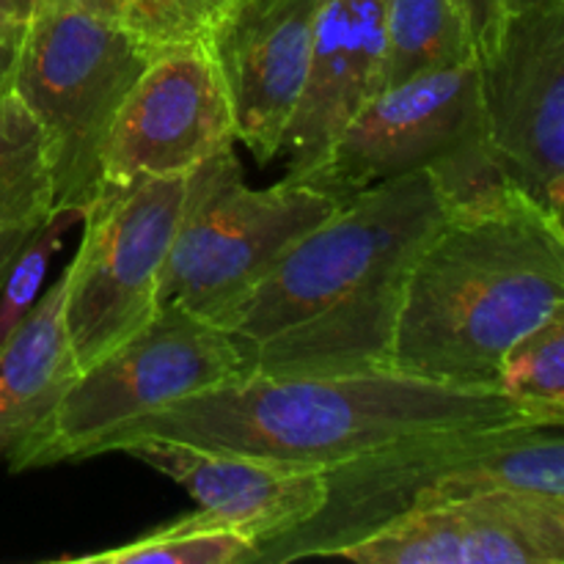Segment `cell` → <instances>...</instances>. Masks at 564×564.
<instances>
[{"label": "cell", "mask_w": 564, "mask_h": 564, "mask_svg": "<svg viewBox=\"0 0 564 564\" xmlns=\"http://www.w3.org/2000/svg\"><path fill=\"white\" fill-rule=\"evenodd\" d=\"M446 213L419 169L341 198L218 323L246 372L314 378L389 369L402 286Z\"/></svg>", "instance_id": "6da1fadb"}, {"label": "cell", "mask_w": 564, "mask_h": 564, "mask_svg": "<svg viewBox=\"0 0 564 564\" xmlns=\"http://www.w3.org/2000/svg\"><path fill=\"white\" fill-rule=\"evenodd\" d=\"M499 389L433 383L394 369L314 378L242 372L99 438L86 457L141 438L328 468L413 435L527 424Z\"/></svg>", "instance_id": "7a4b0ae2"}, {"label": "cell", "mask_w": 564, "mask_h": 564, "mask_svg": "<svg viewBox=\"0 0 564 564\" xmlns=\"http://www.w3.org/2000/svg\"><path fill=\"white\" fill-rule=\"evenodd\" d=\"M564 312V226L538 209L444 218L405 275L389 369L496 389L521 336Z\"/></svg>", "instance_id": "3957f363"}, {"label": "cell", "mask_w": 564, "mask_h": 564, "mask_svg": "<svg viewBox=\"0 0 564 564\" xmlns=\"http://www.w3.org/2000/svg\"><path fill=\"white\" fill-rule=\"evenodd\" d=\"M564 424H510L413 435L323 468L325 499L312 518L257 545V562L336 556L424 507L490 490L564 499Z\"/></svg>", "instance_id": "277c9868"}, {"label": "cell", "mask_w": 564, "mask_h": 564, "mask_svg": "<svg viewBox=\"0 0 564 564\" xmlns=\"http://www.w3.org/2000/svg\"><path fill=\"white\" fill-rule=\"evenodd\" d=\"M160 47L55 0H36L14 97L36 119L53 176V209H80L102 191V147L132 83Z\"/></svg>", "instance_id": "5b68a950"}, {"label": "cell", "mask_w": 564, "mask_h": 564, "mask_svg": "<svg viewBox=\"0 0 564 564\" xmlns=\"http://www.w3.org/2000/svg\"><path fill=\"white\" fill-rule=\"evenodd\" d=\"M339 204L306 182L281 180L257 191L242 176L235 147L213 154L187 174L160 303L218 325L275 259Z\"/></svg>", "instance_id": "8992f818"}, {"label": "cell", "mask_w": 564, "mask_h": 564, "mask_svg": "<svg viewBox=\"0 0 564 564\" xmlns=\"http://www.w3.org/2000/svg\"><path fill=\"white\" fill-rule=\"evenodd\" d=\"M246 372L240 350L218 325L160 303L147 325L77 372L53 411L6 452L11 471L86 460L121 424Z\"/></svg>", "instance_id": "52a82bcc"}, {"label": "cell", "mask_w": 564, "mask_h": 564, "mask_svg": "<svg viewBox=\"0 0 564 564\" xmlns=\"http://www.w3.org/2000/svg\"><path fill=\"white\" fill-rule=\"evenodd\" d=\"M187 176L102 187L83 213L75 259L64 268V325L77 369L130 339L160 306V281Z\"/></svg>", "instance_id": "ba28073f"}, {"label": "cell", "mask_w": 564, "mask_h": 564, "mask_svg": "<svg viewBox=\"0 0 564 564\" xmlns=\"http://www.w3.org/2000/svg\"><path fill=\"white\" fill-rule=\"evenodd\" d=\"M477 72L490 149L521 196L564 226V0L510 11Z\"/></svg>", "instance_id": "9c48e42d"}, {"label": "cell", "mask_w": 564, "mask_h": 564, "mask_svg": "<svg viewBox=\"0 0 564 564\" xmlns=\"http://www.w3.org/2000/svg\"><path fill=\"white\" fill-rule=\"evenodd\" d=\"M235 141V116L207 44L165 47L116 110L102 147V187L187 176Z\"/></svg>", "instance_id": "30bf717a"}, {"label": "cell", "mask_w": 564, "mask_h": 564, "mask_svg": "<svg viewBox=\"0 0 564 564\" xmlns=\"http://www.w3.org/2000/svg\"><path fill=\"white\" fill-rule=\"evenodd\" d=\"M482 127L477 61L378 91L350 116L306 180L336 198L427 169Z\"/></svg>", "instance_id": "8fae6325"}, {"label": "cell", "mask_w": 564, "mask_h": 564, "mask_svg": "<svg viewBox=\"0 0 564 564\" xmlns=\"http://www.w3.org/2000/svg\"><path fill=\"white\" fill-rule=\"evenodd\" d=\"M334 560L361 564H564V499L490 490L424 507Z\"/></svg>", "instance_id": "7c38bea8"}, {"label": "cell", "mask_w": 564, "mask_h": 564, "mask_svg": "<svg viewBox=\"0 0 564 564\" xmlns=\"http://www.w3.org/2000/svg\"><path fill=\"white\" fill-rule=\"evenodd\" d=\"M317 0H229L207 44L235 116V138L257 163L279 158L301 99Z\"/></svg>", "instance_id": "4fadbf2b"}, {"label": "cell", "mask_w": 564, "mask_h": 564, "mask_svg": "<svg viewBox=\"0 0 564 564\" xmlns=\"http://www.w3.org/2000/svg\"><path fill=\"white\" fill-rule=\"evenodd\" d=\"M119 452L174 479L209 523L235 529L257 545L301 527L325 499L323 468L160 438L132 441Z\"/></svg>", "instance_id": "5bb4252c"}, {"label": "cell", "mask_w": 564, "mask_h": 564, "mask_svg": "<svg viewBox=\"0 0 564 564\" xmlns=\"http://www.w3.org/2000/svg\"><path fill=\"white\" fill-rule=\"evenodd\" d=\"M386 0H317L306 83L281 138L286 176L306 182L350 116L378 94Z\"/></svg>", "instance_id": "9a60e30c"}, {"label": "cell", "mask_w": 564, "mask_h": 564, "mask_svg": "<svg viewBox=\"0 0 564 564\" xmlns=\"http://www.w3.org/2000/svg\"><path fill=\"white\" fill-rule=\"evenodd\" d=\"M64 290L61 273L0 347V457L53 411L80 372L66 339Z\"/></svg>", "instance_id": "2e32d148"}, {"label": "cell", "mask_w": 564, "mask_h": 564, "mask_svg": "<svg viewBox=\"0 0 564 564\" xmlns=\"http://www.w3.org/2000/svg\"><path fill=\"white\" fill-rule=\"evenodd\" d=\"M471 61L477 53L455 0H386L378 91Z\"/></svg>", "instance_id": "e0dca14e"}, {"label": "cell", "mask_w": 564, "mask_h": 564, "mask_svg": "<svg viewBox=\"0 0 564 564\" xmlns=\"http://www.w3.org/2000/svg\"><path fill=\"white\" fill-rule=\"evenodd\" d=\"M424 171L433 180L446 218H496L534 209L512 185L482 127L438 154Z\"/></svg>", "instance_id": "ac0fdd59"}, {"label": "cell", "mask_w": 564, "mask_h": 564, "mask_svg": "<svg viewBox=\"0 0 564 564\" xmlns=\"http://www.w3.org/2000/svg\"><path fill=\"white\" fill-rule=\"evenodd\" d=\"M50 213L53 176L42 130L11 94L0 102V229L42 224Z\"/></svg>", "instance_id": "d6986e66"}, {"label": "cell", "mask_w": 564, "mask_h": 564, "mask_svg": "<svg viewBox=\"0 0 564 564\" xmlns=\"http://www.w3.org/2000/svg\"><path fill=\"white\" fill-rule=\"evenodd\" d=\"M77 564H251L257 543L235 529L209 523L202 512L171 521L132 543L72 556Z\"/></svg>", "instance_id": "ffe728a7"}, {"label": "cell", "mask_w": 564, "mask_h": 564, "mask_svg": "<svg viewBox=\"0 0 564 564\" xmlns=\"http://www.w3.org/2000/svg\"><path fill=\"white\" fill-rule=\"evenodd\" d=\"M496 389L532 422L564 424V312L510 347Z\"/></svg>", "instance_id": "44dd1931"}, {"label": "cell", "mask_w": 564, "mask_h": 564, "mask_svg": "<svg viewBox=\"0 0 564 564\" xmlns=\"http://www.w3.org/2000/svg\"><path fill=\"white\" fill-rule=\"evenodd\" d=\"M132 33L152 47H180L207 39L209 20L198 0H55Z\"/></svg>", "instance_id": "7402d4cb"}, {"label": "cell", "mask_w": 564, "mask_h": 564, "mask_svg": "<svg viewBox=\"0 0 564 564\" xmlns=\"http://www.w3.org/2000/svg\"><path fill=\"white\" fill-rule=\"evenodd\" d=\"M80 209H53L20 248L3 284H0V347L20 328L33 303L39 301L50 262L64 246V237L75 226H80Z\"/></svg>", "instance_id": "603a6c76"}, {"label": "cell", "mask_w": 564, "mask_h": 564, "mask_svg": "<svg viewBox=\"0 0 564 564\" xmlns=\"http://www.w3.org/2000/svg\"><path fill=\"white\" fill-rule=\"evenodd\" d=\"M36 0H0V102L14 94V75Z\"/></svg>", "instance_id": "cb8c5ba5"}, {"label": "cell", "mask_w": 564, "mask_h": 564, "mask_svg": "<svg viewBox=\"0 0 564 564\" xmlns=\"http://www.w3.org/2000/svg\"><path fill=\"white\" fill-rule=\"evenodd\" d=\"M455 6L460 9L468 33H471L477 61L488 58L499 44L501 28L507 20V3L505 0H455Z\"/></svg>", "instance_id": "d4e9b609"}, {"label": "cell", "mask_w": 564, "mask_h": 564, "mask_svg": "<svg viewBox=\"0 0 564 564\" xmlns=\"http://www.w3.org/2000/svg\"><path fill=\"white\" fill-rule=\"evenodd\" d=\"M36 226L39 224H17V226H6V229H0V284H3L11 262H14V257L20 253V248L25 246V240L33 235Z\"/></svg>", "instance_id": "484cf974"}, {"label": "cell", "mask_w": 564, "mask_h": 564, "mask_svg": "<svg viewBox=\"0 0 564 564\" xmlns=\"http://www.w3.org/2000/svg\"><path fill=\"white\" fill-rule=\"evenodd\" d=\"M198 6H202L204 14H207V20H209V25H213V20L226 9V6H229V0H198Z\"/></svg>", "instance_id": "4316f807"}, {"label": "cell", "mask_w": 564, "mask_h": 564, "mask_svg": "<svg viewBox=\"0 0 564 564\" xmlns=\"http://www.w3.org/2000/svg\"><path fill=\"white\" fill-rule=\"evenodd\" d=\"M505 3H507V14H510V11L527 9V6H532V3H540V0H505Z\"/></svg>", "instance_id": "83f0119b"}]
</instances>
